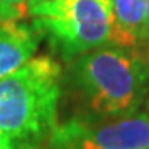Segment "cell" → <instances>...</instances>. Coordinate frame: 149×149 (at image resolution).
Wrapping results in <instances>:
<instances>
[{"label":"cell","mask_w":149,"mask_h":149,"mask_svg":"<svg viewBox=\"0 0 149 149\" xmlns=\"http://www.w3.org/2000/svg\"><path fill=\"white\" fill-rule=\"evenodd\" d=\"M71 73L85 116L95 119L136 113L149 91V63L131 47L95 48L74 60Z\"/></svg>","instance_id":"cell-1"},{"label":"cell","mask_w":149,"mask_h":149,"mask_svg":"<svg viewBox=\"0 0 149 149\" xmlns=\"http://www.w3.org/2000/svg\"><path fill=\"white\" fill-rule=\"evenodd\" d=\"M60 76L53 58L37 56L0 80V134L18 149L42 143L58 126Z\"/></svg>","instance_id":"cell-2"},{"label":"cell","mask_w":149,"mask_h":149,"mask_svg":"<svg viewBox=\"0 0 149 149\" xmlns=\"http://www.w3.org/2000/svg\"><path fill=\"white\" fill-rule=\"evenodd\" d=\"M27 12L66 60L109 43L111 0H40Z\"/></svg>","instance_id":"cell-3"},{"label":"cell","mask_w":149,"mask_h":149,"mask_svg":"<svg viewBox=\"0 0 149 149\" xmlns=\"http://www.w3.org/2000/svg\"><path fill=\"white\" fill-rule=\"evenodd\" d=\"M50 149H149V113L95 119L76 116L58 124L48 138Z\"/></svg>","instance_id":"cell-4"},{"label":"cell","mask_w":149,"mask_h":149,"mask_svg":"<svg viewBox=\"0 0 149 149\" xmlns=\"http://www.w3.org/2000/svg\"><path fill=\"white\" fill-rule=\"evenodd\" d=\"M35 27L15 18H0V80L23 66L38 48Z\"/></svg>","instance_id":"cell-5"},{"label":"cell","mask_w":149,"mask_h":149,"mask_svg":"<svg viewBox=\"0 0 149 149\" xmlns=\"http://www.w3.org/2000/svg\"><path fill=\"white\" fill-rule=\"evenodd\" d=\"M146 17V0H111L109 43L131 47L141 43Z\"/></svg>","instance_id":"cell-6"},{"label":"cell","mask_w":149,"mask_h":149,"mask_svg":"<svg viewBox=\"0 0 149 149\" xmlns=\"http://www.w3.org/2000/svg\"><path fill=\"white\" fill-rule=\"evenodd\" d=\"M28 0H0V18H15L18 20L23 13V8L27 10Z\"/></svg>","instance_id":"cell-7"},{"label":"cell","mask_w":149,"mask_h":149,"mask_svg":"<svg viewBox=\"0 0 149 149\" xmlns=\"http://www.w3.org/2000/svg\"><path fill=\"white\" fill-rule=\"evenodd\" d=\"M139 45L149 47V0H146V17H144V28H143V37Z\"/></svg>","instance_id":"cell-8"},{"label":"cell","mask_w":149,"mask_h":149,"mask_svg":"<svg viewBox=\"0 0 149 149\" xmlns=\"http://www.w3.org/2000/svg\"><path fill=\"white\" fill-rule=\"evenodd\" d=\"M0 149H18V146L13 141H10L8 138L0 134Z\"/></svg>","instance_id":"cell-9"},{"label":"cell","mask_w":149,"mask_h":149,"mask_svg":"<svg viewBox=\"0 0 149 149\" xmlns=\"http://www.w3.org/2000/svg\"><path fill=\"white\" fill-rule=\"evenodd\" d=\"M35 2H40V0H28V3H35Z\"/></svg>","instance_id":"cell-10"}]
</instances>
